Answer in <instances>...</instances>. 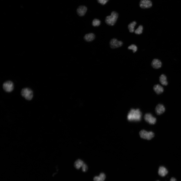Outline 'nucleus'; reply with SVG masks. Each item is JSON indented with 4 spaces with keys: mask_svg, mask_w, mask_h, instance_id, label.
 <instances>
[{
    "mask_svg": "<svg viewBox=\"0 0 181 181\" xmlns=\"http://www.w3.org/2000/svg\"><path fill=\"white\" fill-rule=\"evenodd\" d=\"M142 114L138 109H131L127 116L128 120L130 121H139L141 119Z\"/></svg>",
    "mask_w": 181,
    "mask_h": 181,
    "instance_id": "f257e3e1",
    "label": "nucleus"
},
{
    "mask_svg": "<svg viewBox=\"0 0 181 181\" xmlns=\"http://www.w3.org/2000/svg\"><path fill=\"white\" fill-rule=\"evenodd\" d=\"M119 14L115 11H113L111 15L107 17L105 19V22L107 25L113 26L116 22L118 18Z\"/></svg>",
    "mask_w": 181,
    "mask_h": 181,
    "instance_id": "f03ea898",
    "label": "nucleus"
},
{
    "mask_svg": "<svg viewBox=\"0 0 181 181\" xmlns=\"http://www.w3.org/2000/svg\"><path fill=\"white\" fill-rule=\"evenodd\" d=\"M21 94L23 97L28 100H31L33 96V91L28 88H23L21 91Z\"/></svg>",
    "mask_w": 181,
    "mask_h": 181,
    "instance_id": "7ed1b4c3",
    "label": "nucleus"
},
{
    "mask_svg": "<svg viewBox=\"0 0 181 181\" xmlns=\"http://www.w3.org/2000/svg\"><path fill=\"white\" fill-rule=\"evenodd\" d=\"M139 134L142 138L148 140H151L155 136L153 132H148L144 130L141 131L139 132Z\"/></svg>",
    "mask_w": 181,
    "mask_h": 181,
    "instance_id": "20e7f679",
    "label": "nucleus"
},
{
    "mask_svg": "<svg viewBox=\"0 0 181 181\" xmlns=\"http://www.w3.org/2000/svg\"><path fill=\"white\" fill-rule=\"evenodd\" d=\"M3 88L4 90L7 92H10L13 91L14 88L13 83L10 81H7L3 84Z\"/></svg>",
    "mask_w": 181,
    "mask_h": 181,
    "instance_id": "39448f33",
    "label": "nucleus"
},
{
    "mask_svg": "<svg viewBox=\"0 0 181 181\" xmlns=\"http://www.w3.org/2000/svg\"><path fill=\"white\" fill-rule=\"evenodd\" d=\"M123 44L122 42L118 41L115 38L111 39L110 43V47L112 49H115L121 47Z\"/></svg>",
    "mask_w": 181,
    "mask_h": 181,
    "instance_id": "423d86ee",
    "label": "nucleus"
},
{
    "mask_svg": "<svg viewBox=\"0 0 181 181\" xmlns=\"http://www.w3.org/2000/svg\"><path fill=\"white\" fill-rule=\"evenodd\" d=\"M144 118L147 122L150 124H155L156 122V119L150 113H147L145 115Z\"/></svg>",
    "mask_w": 181,
    "mask_h": 181,
    "instance_id": "0eeeda50",
    "label": "nucleus"
},
{
    "mask_svg": "<svg viewBox=\"0 0 181 181\" xmlns=\"http://www.w3.org/2000/svg\"><path fill=\"white\" fill-rule=\"evenodd\" d=\"M139 5L142 9H148L152 7V3L150 0H141Z\"/></svg>",
    "mask_w": 181,
    "mask_h": 181,
    "instance_id": "6e6552de",
    "label": "nucleus"
},
{
    "mask_svg": "<svg viewBox=\"0 0 181 181\" xmlns=\"http://www.w3.org/2000/svg\"><path fill=\"white\" fill-rule=\"evenodd\" d=\"M165 110V108L163 105L159 104L156 106L155 111L157 115H160L163 113Z\"/></svg>",
    "mask_w": 181,
    "mask_h": 181,
    "instance_id": "1a4fd4ad",
    "label": "nucleus"
},
{
    "mask_svg": "<svg viewBox=\"0 0 181 181\" xmlns=\"http://www.w3.org/2000/svg\"><path fill=\"white\" fill-rule=\"evenodd\" d=\"M87 10V7L84 6H79L77 10L78 14L80 17H82L86 13Z\"/></svg>",
    "mask_w": 181,
    "mask_h": 181,
    "instance_id": "9d476101",
    "label": "nucleus"
},
{
    "mask_svg": "<svg viewBox=\"0 0 181 181\" xmlns=\"http://www.w3.org/2000/svg\"><path fill=\"white\" fill-rule=\"evenodd\" d=\"M151 65L152 67L155 69H158L161 67L162 63L159 60L154 59L152 61Z\"/></svg>",
    "mask_w": 181,
    "mask_h": 181,
    "instance_id": "9b49d317",
    "label": "nucleus"
},
{
    "mask_svg": "<svg viewBox=\"0 0 181 181\" xmlns=\"http://www.w3.org/2000/svg\"><path fill=\"white\" fill-rule=\"evenodd\" d=\"M153 89L156 94L158 95L161 94L164 91L163 88L159 84L155 85Z\"/></svg>",
    "mask_w": 181,
    "mask_h": 181,
    "instance_id": "f8f14e48",
    "label": "nucleus"
},
{
    "mask_svg": "<svg viewBox=\"0 0 181 181\" xmlns=\"http://www.w3.org/2000/svg\"><path fill=\"white\" fill-rule=\"evenodd\" d=\"M168 173L167 169L163 166L160 167L159 168L158 174L161 177H164Z\"/></svg>",
    "mask_w": 181,
    "mask_h": 181,
    "instance_id": "ddd939ff",
    "label": "nucleus"
},
{
    "mask_svg": "<svg viewBox=\"0 0 181 181\" xmlns=\"http://www.w3.org/2000/svg\"><path fill=\"white\" fill-rule=\"evenodd\" d=\"M159 81L161 84L163 86H167L168 85L167 76L164 74H163L160 76Z\"/></svg>",
    "mask_w": 181,
    "mask_h": 181,
    "instance_id": "4468645a",
    "label": "nucleus"
},
{
    "mask_svg": "<svg viewBox=\"0 0 181 181\" xmlns=\"http://www.w3.org/2000/svg\"><path fill=\"white\" fill-rule=\"evenodd\" d=\"M84 39L87 42H90L93 41L95 38V35L93 33L87 34L84 37Z\"/></svg>",
    "mask_w": 181,
    "mask_h": 181,
    "instance_id": "2eb2a0df",
    "label": "nucleus"
},
{
    "mask_svg": "<svg viewBox=\"0 0 181 181\" xmlns=\"http://www.w3.org/2000/svg\"><path fill=\"white\" fill-rule=\"evenodd\" d=\"M106 178V176L104 173H102L98 176H96L93 178L94 181H104Z\"/></svg>",
    "mask_w": 181,
    "mask_h": 181,
    "instance_id": "dca6fc26",
    "label": "nucleus"
},
{
    "mask_svg": "<svg viewBox=\"0 0 181 181\" xmlns=\"http://www.w3.org/2000/svg\"><path fill=\"white\" fill-rule=\"evenodd\" d=\"M84 163L83 161L81 160L78 159L74 163V167L77 169H79L80 168L82 167Z\"/></svg>",
    "mask_w": 181,
    "mask_h": 181,
    "instance_id": "f3484780",
    "label": "nucleus"
},
{
    "mask_svg": "<svg viewBox=\"0 0 181 181\" xmlns=\"http://www.w3.org/2000/svg\"><path fill=\"white\" fill-rule=\"evenodd\" d=\"M137 24L135 21H134L129 24L128 26V29L130 33H133L134 31V27Z\"/></svg>",
    "mask_w": 181,
    "mask_h": 181,
    "instance_id": "a211bd4d",
    "label": "nucleus"
},
{
    "mask_svg": "<svg viewBox=\"0 0 181 181\" xmlns=\"http://www.w3.org/2000/svg\"><path fill=\"white\" fill-rule=\"evenodd\" d=\"M143 30V26L142 25H140L137 28V29L135 30V33L137 34H140L142 33Z\"/></svg>",
    "mask_w": 181,
    "mask_h": 181,
    "instance_id": "6ab92c4d",
    "label": "nucleus"
},
{
    "mask_svg": "<svg viewBox=\"0 0 181 181\" xmlns=\"http://www.w3.org/2000/svg\"><path fill=\"white\" fill-rule=\"evenodd\" d=\"M101 22L99 20L97 19H95L93 21L92 25L94 26H99Z\"/></svg>",
    "mask_w": 181,
    "mask_h": 181,
    "instance_id": "aec40b11",
    "label": "nucleus"
},
{
    "mask_svg": "<svg viewBox=\"0 0 181 181\" xmlns=\"http://www.w3.org/2000/svg\"><path fill=\"white\" fill-rule=\"evenodd\" d=\"M128 48V49L132 50L134 53H135L137 50V47L134 44H132V45L129 46Z\"/></svg>",
    "mask_w": 181,
    "mask_h": 181,
    "instance_id": "412c9836",
    "label": "nucleus"
},
{
    "mask_svg": "<svg viewBox=\"0 0 181 181\" xmlns=\"http://www.w3.org/2000/svg\"><path fill=\"white\" fill-rule=\"evenodd\" d=\"M109 0H97L99 3L103 5L106 4Z\"/></svg>",
    "mask_w": 181,
    "mask_h": 181,
    "instance_id": "4be33fe9",
    "label": "nucleus"
},
{
    "mask_svg": "<svg viewBox=\"0 0 181 181\" xmlns=\"http://www.w3.org/2000/svg\"><path fill=\"white\" fill-rule=\"evenodd\" d=\"M82 167V170L83 172H86L88 170V167L86 164L84 163Z\"/></svg>",
    "mask_w": 181,
    "mask_h": 181,
    "instance_id": "5701e85b",
    "label": "nucleus"
},
{
    "mask_svg": "<svg viewBox=\"0 0 181 181\" xmlns=\"http://www.w3.org/2000/svg\"><path fill=\"white\" fill-rule=\"evenodd\" d=\"M176 179L174 178V177H172L170 181H176Z\"/></svg>",
    "mask_w": 181,
    "mask_h": 181,
    "instance_id": "b1692460",
    "label": "nucleus"
},
{
    "mask_svg": "<svg viewBox=\"0 0 181 181\" xmlns=\"http://www.w3.org/2000/svg\"></svg>",
    "mask_w": 181,
    "mask_h": 181,
    "instance_id": "393cba45",
    "label": "nucleus"
}]
</instances>
